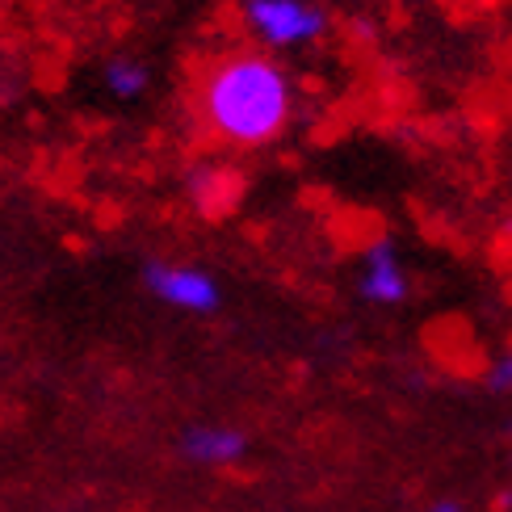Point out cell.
<instances>
[{
  "label": "cell",
  "instance_id": "obj_4",
  "mask_svg": "<svg viewBox=\"0 0 512 512\" xmlns=\"http://www.w3.org/2000/svg\"><path fill=\"white\" fill-rule=\"evenodd\" d=\"M357 294H361V303H370V307H399L403 298L412 294L399 244L391 236H378L374 244H366V252H361V261H357Z\"/></svg>",
  "mask_w": 512,
  "mask_h": 512
},
{
  "label": "cell",
  "instance_id": "obj_9",
  "mask_svg": "<svg viewBox=\"0 0 512 512\" xmlns=\"http://www.w3.org/2000/svg\"><path fill=\"white\" fill-rule=\"evenodd\" d=\"M424 512H466V504H462L458 496H441V500H433Z\"/></svg>",
  "mask_w": 512,
  "mask_h": 512
},
{
  "label": "cell",
  "instance_id": "obj_6",
  "mask_svg": "<svg viewBox=\"0 0 512 512\" xmlns=\"http://www.w3.org/2000/svg\"><path fill=\"white\" fill-rule=\"evenodd\" d=\"M97 80L118 105H135L147 97V89H152V63L135 51H110L101 59Z\"/></svg>",
  "mask_w": 512,
  "mask_h": 512
},
{
  "label": "cell",
  "instance_id": "obj_5",
  "mask_svg": "<svg viewBox=\"0 0 512 512\" xmlns=\"http://www.w3.org/2000/svg\"><path fill=\"white\" fill-rule=\"evenodd\" d=\"M177 450L185 462L194 466H236L248 454V433L236 424H215V420H198L185 424L177 437Z\"/></svg>",
  "mask_w": 512,
  "mask_h": 512
},
{
  "label": "cell",
  "instance_id": "obj_3",
  "mask_svg": "<svg viewBox=\"0 0 512 512\" xmlns=\"http://www.w3.org/2000/svg\"><path fill=\"white\" fill-rule=\"evenodd\" d=\"M139 282L156 303L185 311V315H215L223 311V282L206 265L194 261H168V256H143Z\"/></svg>",
  "mask_w": 512,
  "mask_h": 512
},
{
  "label": "cell",
  "instance_id": "obj_8",
  "mask_svg": "<svg viewBox=\"0 0 512 512\" xmlns=\"http://www.w3.org/2000/svg\"><path fill=\"white\" fill-rule=\"evenodd\" d=\"M483 387L492 391V395H508V391H512V353L496 357L492 366L483 370Z\"/></svg>",
  "mask_w": 512,
  "mask_h": 512
},
{
  "label": "cell",
  "instance_id": "obj_1",
  "mask_svg": "<svg viewBox=\"0 0 512 512\" xmlns=\"http://www.w3.org/2000/svg\"><path fill=\"white\" fill-rule=\"evenodd\" d=\"M198 118L210 135L240 152L277 143L298 110V84L277 63V55L240 47L215 55L198 76L194 89Z\"/></svg>",
  "mask_w": 512,
  "mask_h": 512
},
{
  "label": "cell",
  "instance_id": "obj_2",
  "mask_svg": "<svg viewBox=\"0 0 512 512\" xmlns=\"http://www.w3.org/2000/svg\"><path fill=\"white\" fill-rule=\"evenodd\" d=\"M236 17L256 51H307L319 47L336 17L324 0H236Z\"/></svg>",
  "mask_w": 512,
  "mask_h": 512
},
{
  "label": "cell",
  "instance_id": "obj_10",
  "mask_svg": "<svg viewBox=\"0 0 512 512\" xmlns=\"http://www.w3.org/2000/svg\"><path fill=\"white\" fill-rule=\"evenodd\" d=\"M349 5H366V0H349Z\"/></svg>",
  "mask_w": 512,
  "mask_h": 512
},
{
  "label": "cell",
  "instance_id": "obj_7",
  "mask_svg": "<svg viewBox=\"0 0 512 512\" xmlns=\"http://www.w3.org/2000/svg\"><path fill=\"white\" fill-rule=\"evenodd\" d=\"M185 189H189V202L198 206V215H210V219H215V215H227V210L240 202L244 181L231 173V168L202 164V168H194V173H189Z\"/></svg>",
  "mask_w": 512,
  "mask_h": 512
}]
</instances>
